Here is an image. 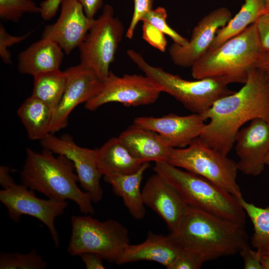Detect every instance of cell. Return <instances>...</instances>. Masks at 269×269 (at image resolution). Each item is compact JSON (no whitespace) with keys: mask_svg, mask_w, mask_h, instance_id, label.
I'll use <instances>...</instances> for the list:
<instances>
[{"mask_svg":"<svg viewBox=\"0 0 269 269\" xmlns=\"http://www.w3.org/2000/svg\"><path fill=\"white\" fill-rule=\"evenodd\" d=\"M201 115L209 122L199 137L227 155L245 124L257 118L269 122V82L266 72L258 68L251 69L238 91L219 99Z\"/></svg>","mask_w":269,"mask_h":269,"instance_id":"cell-1","label":"cell"},{"mask_svg":"<svg viewBox=\"0 0 269 269\" xmlns=\"http://www.w3.org/2000/svg\"><path fill=\"white\" fill-rule=\"evenodd\" d=\"M172 240L194 251L206 262L239 253L248 244L244 225L220 218L188 205Z\"/></svg>","mask_w":269,"mask_h":269,"instance_id":"cell-2","label":"cell"},{"mask_svg":"<svg viewBox=\"0 0 269 269\" xmlns=\"http://www.w3.org/2000/svg\"><path fill=\"white\" fill-rule=\"evenodd\" d=\"M20 178L21 183L49 199L70 200L77 205L80 212L95 213L90 194L78 186L79 178L73 163L63 155L56 157L46 149L37 152L27 148Z\"/></svg>","mask_w":269,"mask_h":269,"instance_id":"cell-3","label":"cell"},{"mask_svg":"<svg viewBox=\"0 0 269 269\" xmlns=\"http://www.w3.org/2000/svg\"><path fill=\"white\" fill-rule=\"evenodd\" d=\"M263 51L256 22L219 47L208 50L191 67L195 79L224 78L230 84L245 83Z\"/></svg>","mask_w":269,"mask_h":269,"instance_id":"cell-4","label":"cell"},{"mask_svg":"<svg viewBox=\"0 0 269 269\" xmlns=\"http://www.w3.org/2000/svg\"><path fill=\"white\" fill-rule=\"evenodd\" d=\"M153 170L171 185L188 205L245 225L246 214L238 198L218 185L168 161L155 162Z\"/></svg>","mask_w":269,"mask_h":269,"instance_id":"cell-5","label":"cell"},{"mask_svg":"<svg viewBox=\"0 0 269 269\" xmlns=\"http://www.w3.org/2000/svg\"><path fill=\"white\" fill-rule=\"evenodd\" d=\"M127 54L145 75L162 88L163 92L174 97L193 113L202 115L216 101L234 92L229 89L230 83L224 78L186 80L150 65L133 49H129Z\"/></svg>","mask_w":269,"mask_h":269,"instance_id":"cell-6","label":"cell"},{"mask_svg":"<svg viewBox=\"0 0 269 269\" xmlns=\"http://www.w3.org/2000/svg\"><path fill=\"white\" fill-rule=\"evenodd\" d=\"M71 223L72 231L67 251L71 256L93 253L116 263L130 244L128 229L116 220L101 222L90 216L73 215Z\"/></svg>","mask_w":269,"mask_h":269,"instance_id":"cell-7","label":"cell"},{"mask_svg":"<svg viewBox=\"0 0 269 269\" xmlns=\"http://www.w3.org/2000/svg\"><path fill=\"white\" fill-rule=\"evenodd\" d=\"M168 162L201 176L239 198L237 162L209 146L199 137L184 148H173Z\"/></svg>","mask_w":269,"mask_h":269,"instance_id":"cell-8","label":"cell"},{"mask_svg":"<svg viewBox=\"0 0 269 269\" xmlns=\"http://www.w3.org/2000/svg\"><path fill=\"white\" fill-rule=\"evenodd\" d=\"M124 32L122 22L114 16V9L106 5L101 15L79 46L81 64L94 71L103 81L110 72L109 67Z\"/></svg>","mask_w":269,"mask_h":269,"instance_id":"cell-9","label":"cell"},{"mask_svg":"<svg viewBox=\"0 0 269 269\" xmlns=\"http://www.w3.org/2000/svg\"><path fill=\"white\" fill-rule=\"evenodd\" d=\"M1 187L0 201L7 209L10 219L18 223L21 216L28 215L39 220L47 227L55 248H58L60 239L55 220L63 214L68 202L38 198L34 190L22 183L16 184L13 179Z\"/></svg>","mask_w":269,"mask_h":269,"instance_id":"cell-10","label":"cell"},{"mask_svg":"<svg viewBox=\"0 0 269 269\" xmlns=\"http://www.w3.org/2000/svg\"><path fill=\"white\" fill-rule=\"evenodd\" d=\"M162 88L146 75L125 74L119 77L110 71L103 81L101 89L85 107L95 111L109 103H119L126 107H136L154 103Z\"/></svg>","mask_w":269,"mask_h":269,"instance_id":"cell-11","label":"cell"},{"mask_svg":"<svg viewBox=\"0 0 269 269\" xmlns=\"http://www.w3.org/2000/svg\"><path fill=\"white\" fill-rule=\"evenodd\" d=\"M53 134L49 133L40 140L41 146L71 160L84 191L90 194L93 203L100 201L103 196L100 184L102 175L97 166L96 149L78 145L70 135L57 137Z\"/></svg>","mask_w":269,"mask_h":269,"instance_id":"cell-12","label":"cell"},{"mask_svg":"<svg viewBox=\"0 0 269 269\" xmlns=\"http://www.w3.org/2000/svg\"><path fill=\"white\" fill-rule=\"evenodd\" d=\"M67 81L62 98L54 112L49 133L65 128L68 117L78 105L86 103L101 89L103 80L90 68L80 64L65 71Z\"/></svg>","mask_w":269,"mask_h":269,"instance_id":"cell-13","label":"cell"},{"mask_svg":"<svg viewBox=\"0 0 269 269\" xmlns=\"http://www.w3.org/2000/svg\"><path fill=\"white\" fill-rule=\"evenodd\" d=\"M232 18L226 7L216 8L203 16L194 27L191 38L185 46L173 43L168 53L176 66L187 68L192 65L209 50L218 30Z\"/></svg>","mask_w":269,"mask_h":269,"instance_id":"cell-14","label":"cell"},{"mask_svg":"<svg viewBox=\"0 0 269 269\" xmlns=\"http://www.w3.org/2000/svg\"><path fill=\"white\" fill-rule=\"evenodd\" d=\"M235 143L238 170L247 175H259L265 169L269 152V122L260 118L251 121L238 131Z\"/></svg>","mask_w":269,"mask_h":269,"instance_id":"cell-15","label":"cell"},{"mask_svg":"<svg viewBox=\"0 0 269 269\" xmlns=\"http://www.w3.org/2000/svg\"><path fill=\"white\" fill-rule=\"evenodd\" d=\"M61 5L58 19L45 27L42 38L56 42L69 54L81 45L95 19L86 16L78 0H62Z\"/></svg>","mask_w":269,"mask_h":269,"instance_id":"cell-16","label":"cell"},{"mask_svg":"<svg viewBox=\"0 0 269 269\" xmlns=\"http://www.w3.org/2000/svg\"><path fill=\"white\" fill-rule=\"evenodd\" d=\"M203 116L169 114L161 117H139L134 123L159 134L173 148H184L199 137L206 125Z\"/></svg>","mask_w":269,"mask_h":269,"instance_id":"cell-17","label":"cell"},{"mask_svg":"<svg viewBox=\"0 0 269 269\" xmlns=\"http://www.w3.org/2000/svg\"><path fill=\"white\" fill-rule=\"evenodd\" d=\"M141 191L144 205L165 221L170 233L174 232L188 205L181 195L155 172L148 178Z\"/></svg>","mask_w":269,"mask_h":269,"instance_id":"cell-18","label":"cell"},{"mask_svg":"<svg viewBox=\"0 0 269 269\" xmlns=\"http://www.w3.org/2000/svg\"><path fill=\"white\" fill-rule=\"evenodd\" d=\"M181 249L169 235L164 236L149 231L143 242L136 245H128L115 264L122 265L149 261L159 263L168 269Z\"/></svg>","mask_w":269,"mask_h":269,"instance_id":"cell-19","label":"cell"},{"mask_svg":"<svg viewBox=\"0 0 269 269\" xmlns=\"http://www.w3.org/2000/svg\"><path fill=\"white\" fill-rule=\"evenodd\" d=\"M119 137L143 162L168 161L173 148L157 133L134 123Z\"/></svg>","mask_w":269,"mask_h":269,"instance_id":"cell-20","label":"cell"},{"mask_svg":"<svg viewBox=\"0 0 269 269\" xmlns=\"http://www.w3.org/2000/svg\"><path fill=\"white\" fill-rule=\"evenodd\" d=\"M64 57L63 50L56 42L42 38L19 54L18 71L34 77L59 70Z\"/></svg>","mask_w":269,"mask_h":269,"instance_id":"cell-21","label":"cell"},{"mask_svg":"<svg viewBox=\"0 0 269 269\" xmlns=\"http://www.w3.org/2000/svg\"><path fill=\"white\" fill-rule=\"evenodd\" d=\"M96 163L101 174L108 176L134 173L144 162L137 158L118 136L96 149Z\"/></svg>","mask_w":269,"mask_h":269,"instance_id":"cell-22","label":"cell"},{"mask_svg":"<svg viewBox=\"0 0 269 269\" xmlns=\"http://www.w3.org/2000/svg\"><path fill=\"white\" fill-rule=\"evenodd\" d=\"M149 166V162H144L134 173L104 176V180L111 185L113 192L122 198L125 207L135 220L143 219L146 214L140 185L144 172Z\"/></svg>","mask_w":269,"mask_h":269,"instance_id":"cell-23","label":"cell"},{"mask_svg":"<svg viewBox=\"0 0 269 269\" xmlns=\"http://www.w3.org/2000/svg\"><path fill=\"white\" fill-rule=\"evenodd\" d=\"M17 114L29 139L41 140L50 133L53 111L38 98L31 95L26 99L17 110Z\"/></svg>","mask_w":269,"mask_h":269,"instance_id":"cell-24","label":"cell"},{"mask_svg":"<svg viewBox=\"0 0 269 269\" xmlns=\"http://www.w3.org/2000/svg\"><path fill=\"white\" fill-rule=\"evenodd\" d=\"M267 12L264 0H245L239 11L220 28L208 50H212L244 31Z\"/></svg>","mask_w":269,"mask_h":269,"instance_id":"cell-25","label":"cell"},{"mask_svg":"<svg viewBox=\"0 0 269 269\" xmlns=\"http://www.w3.org/2000/svg\"><path fill=\"white\" fill-rule=\"evenodd\" d=\"M66 81L65 72L60 70L34 76L32 96L47 104L54 113L62 98Z\"/></svg>","mask_w":269,"mask_h":269,"instance_id":"cell-26","label":"cell"},{"mask_svg":"<svg viewBox=\"0 0 269 269\" xmlns=\"http://www.w3.org/2000/svg\"><path fill=\"white\" fill-rule=\"evenodd\" d=\"M238 199L254 227L252 247L261 257L269 256V206L264 208L257 206L247 202L243 196Z\"/></svg>","mask_w":269,"mask_h":269,"instance_id":"cell-27","label":"cell"},{"mask_svg":"<svg viewBox=\"0 0 269 269\" xmlns=\"http://www.w3.org/2000/svg\"><path fill=\"white\" fill-rule=\"evenodd\" d=\"M47 262L33 249L26 254L1 252L0 269H44Z\"/></svg>","mask_w":269,"mask_h":269,"instance_id":"cell-28","label":"cell"},{"mask_svg":"<svg viewBox=\"0 0 269 269\" xmlns=\"http://www.w3.org/2000/svg\"><path fill=\"white\" fill-rule=\"evenodd\" d=\"M40 12L32 0H0V17L1 18L17 22L25 13Z\"/></svg>","mask_w":269,"mask_h":269,"instance_id":"cell-29","label":"cell"},{"mask_svg":"<svg viewBox=\"0 0 269 269\" xmlns=\"http://www.w3.org/2000/svg\"><path fill=\"white\" fill-rule=\"evenodd\" d=\"M167 12L162 7L151 9L142 18V21H145L155 27L164 34L169 36L173 42L181 46H185L189 40L182 36L170 27L166 21Z\"/></svg>","mask_w":269,"mask_h":269,"instance_id":"cell-30","label":"cell"},{"mask_svg":"<svg viewBox=\"0 0 269 269\" xmlns=\"http://www.w3.org/2000/svg\"><path fill=\"white\" fill-rule=\"evenodd\" d=\"M205 262L204 258L198 253L182 249L167 269H199Z\"/></svg>","mask_w":269,"mask_h":269,"instance_id":"cell-31","label":"cell"},{"mask_svg":"<svg viewBox=\"0 0 269 269\" xmlns=\"http://www.w3.org/2000/svg\"><path fill=\"white\" fill-rule=\"evenodd\" d=\"M29 32L22 36H13L9 34L5 29L2 24L0 25V56L3 62L11 63V54L8 48L26 39L31 34Z\"/></svg>","mask_w":269,"mask_h":269,"instance_id":"cell-32","label":"cell"},{"mask_svg":"<svg viewBox=\"0 0 269 269\" xmlns=\"http://www.w3.org/2000/svg\"><path fill=\"white\" fill-rule=\"evenodd\" d=\"M134 9L130 25L127 29L126 37L132 39L138 23L143 16L152 9L153 0H133Z\"/></svg>","mask_w":269,"mask_h":269,"instance_id":"cell-33","label":"cell"},{"mask_svg":"<svg viewBox=\"0 0 269 269\" xmlns=\"http://www.w3.org/2000/svg\"><path fill=\"white\" fill-rule=\"evenodd\" d=\"M143 38L150 45L161 52L165 50L167 41L164 34L149 23L143 21Z\"/></svg>","mask_w":269,"mask_h":269,"instance_id":"cell-34","label":"cell"},{"mask_svg":"<svg viewBox=\"0 0 269 269\" xmlns=\"http://www.w3.org/2000/svg\"><path fill=\"white\" fill-rule=\"evenodd\" d=\"M256 24L262 51H269V12L263 14Z\"/></svg>","mask_w":269,"mask_h":269,"instance_id":"cell-35","label":"cell"},{"mask_svg":"<svg viewBox=\"0 0 269 269\" xmlns=\"http://www.w3.org/2000/svg\"><path fill=\"white\" fill-rule=\"evenodd\" d=\"M239 253L244 261V269H264L260 255L256 251L253 250L249 244L244 246Z\"/></svg>","mask_w":269,"mask_h":269,"instance_id":"cell-36","label":"cell"},{"mask_svg":"<svg viewBox=\"0 0 269 269\" xmlns=\"http://www.w3.org/2000/svg\"><path fill=\"white\" fill-rule=\"evenodd\" d=\"M87 269H104L103 258L93 253H85L79 255Z\"/></svg>","mask_w":269,"mask_h":269,"instance_id":"cell-37","label":"cell"},{"mask_svg":"<svg viewBox=\"0 0 269 269\" xmlns=\"http://www.w3.org/2000/svg\"><path fill=\"white\" fill-rule=\"evenodd\" d=\"M82 6L86 16L90 19L94 17L103 4V0H78Z\"/></svg>","mask_w":269,"mask_h":269,"instance_id":"cell-38","label":"cell"},{"mask_svg":"<svg viewBox=\"0 0 269 269\" xmlns=\"http://www.w3.org/2000/svg\"><path fill=\"white\" fill-rule=\"evenodd\" d=\"M256 68L266 72H269V51L262 52L258 61Z\"/></svg>","mask_w":269,"mask_h":269,"instance_id":"cell-39","label":"cell"},{"mask_svg":"<svg viewBox=\"0 0 269 269\" xmlns=\"http://www.w3.org/2000/svg\"><path fill=\"white\" fill-rule=\"evenodd\" d=\"M261 262L264 269H269V256L261 257Z\"/></svg>","mask_w":269,"mask_h":269,"instance_id":"cell-40","label":"cell"},{"mask_svg":"<svg viewBox=\"0 0 269 269\" xmlns=\"http://www.w3.org/2000/svg\"><path fill=\"white\" fill-rule=\"evenodd\" d=\"M265 4L266 11L269 12V0H264Z\"/></svg>","mask_w":269,"mask_h":269,"instance_id":"cell-41","label":"cell"},{"mask_svg":"<svg viewBox=\"0 0 269 269\" xmlns=\"http://www.w3.org/2000/svg\"><path fill=\"white\" fill-rule=\"evenodd\" d=\"M265 164L266 165L269 166V152L268 153L265 158Z\"/></svg>","mask_w":269,"mask_h":269,"instance_id":"cell-42","label":"cell"},{"mask_svg":"<svg viewBox=\"0 0 269 269\" xmlns=\"http://www.w3.org/2000/svg\"><path fill=\"white\" fill-rule=\"evenodd\" d=\"M266 73L267 74V76L268 77V80H269V72H266Z\"/></svg>","mask_w":269,"mask_h":269,"instance_id":"cell-43","label":"cell"},{"mask_svg":"<svg viewBox=\"0 0 269 269\" xmlns=\"http://www.w3.org/2000/svg\"></svg>","mask_w":269,"mask_h":269,"instance_id":"cell-44","label":"cell"}]
</instances>
